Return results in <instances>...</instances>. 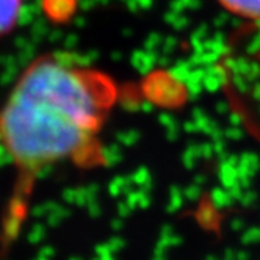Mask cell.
Returning a JSON list of instances; mask_svg holds the SVG:
<instances>
[{
  "instance_id": "obj_3",
  "label": "cell",
  "mask_w": 260,
  "mask_h": 260,
  "mask_svg": "<svg viewBox=\"0 0 260 260\" xmlns=\"http://www.w3.org/2000/svg\"><path fill=\"white\" fill-rule=\"evenodd\" d=\"M216 2L228 13L248 24H260V0H216Z\"/></svg>"
},
{
  "instance_id": "obj_2",
  "label": "cell",
  "mask_w": 260,
  "mask_h": 260,
  "mask_svg": "<svg viewBox=\"0 0 260 260\" xmlns=\"http://www.w3.org/2000/svg\"><path fill=\"white\" fill-rule=\"evenodd\" d=\"M222 64L237 111L260 138V24H248L235 36Z\"/></svg>"
},
{
  "instance_id": "obj_1",
  "label": "cell",
  "mask_w": 260,
  "mask_h": 260,
  "mask_svg": "<svg viewBox=\"0 0 260 260\" xmlns=\"http://www.w3.org/2000/svg\"><path fill=\"white\" fill-rule=\"evenodd\" d=\"M118 94L108 74L63 52L43 53L19 74L0 105V146L14 171L0 224L2 252L19 237L47 170L63 163L83 170L107 165L102 130Z\"/></svg>"
},
{
  "instance_id": "obj_4",
  "label": "cell",
  "mask_w": 260,
  "mask_h": 260,
  "mask_svg": "<svg viewBox=\"0 0 260 260\" xmlns=\"http://www.w3.org/2000/svg\"><path fill=\"white\" fill-rule=\"evenodd\" d=\"M24 0H0V38L10 35L21 21Z\"/></svg>"
}]
</instances>
